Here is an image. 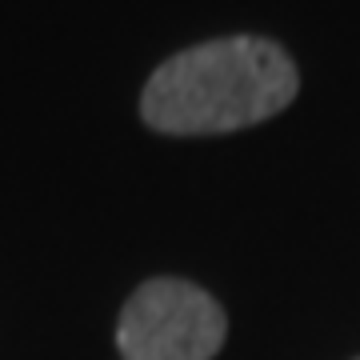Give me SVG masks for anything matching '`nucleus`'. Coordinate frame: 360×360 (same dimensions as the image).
Here are the masks:
<instances>
[{
	"instance_id": "f257e3e1",
	"label": "nucleus",
	"mask_w": 360,
	"mask_h": 360,
	"mask_svg": "<svg viewBox=\"0 0 360 360\" xmlns=\"http://www.w3.org/2000/svg\"><path fill=\"white\" fill-rule=\"evenodd\" d=\"M300 92L296 60L264 37H220L168 56L141 92L160 136H224L264 124Z\"/></svg>"
},
{
	"instance_id": "f03ea898",
	"label": "nucleus",
	"mask_w": 360,
	"mask_h": 360,
	"mask_svg": "<svg viewBox=\"0 0 360 360\" xmlns=\"http://www.w3.org/2000/svg\"><path fill=\"white\" fill-rule=\"evenodd\" d=\"M229 336L217 296L184 276H153L129 296L116 321L124 360H212Z\"/></svg>"
},
{
	"instance_id": "7ed1b4c3",
	"label": "nucleus",
	"mask_w": 360,
	"mask_h": 360,
	"mask_svg": "<svg viewBox=\"0 0 360 360\" xmlns=\"http://www.w3.org/2000/svg\"><path fill=\"white\" fill-rule=\"evenodd\" d=\"M356 360H360V356H356Z\"/></svg>"
}]
</instances>
